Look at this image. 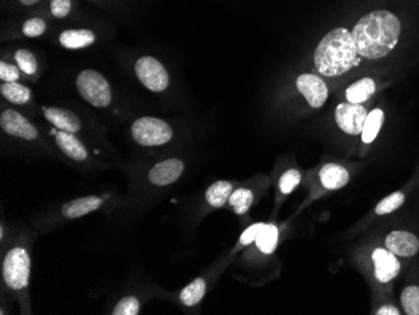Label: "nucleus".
Wrapping results in <instances>:
<instances>
[{"mask_svg":"<svg viewBox=\"0 0 419 315\" xmlns=\"http://www.w3.org/2000/svg\"><path fill=\"white\" fill-rule=\"evenodd\" d=\"M400 35V19L388 10L364 15L352 31L358 54L368 60L384 58L395 48Z\"/></svg>","mask_w":419,"mask_h":315,"instance_id":"obj_1","label":"nucleus"},{"mask_svg":"<svg viewBox=\"0 0 419 315\" xmlns=\"http://www.w3.org/2000/svg\"><path fill=\"white\" fill-rule=\"evenodd\" d=\"M314 63L318 72L327 77L341 76L358 66V51L352 32L345 28L330 31L315 49Z\"/></svg>","mask_w":419,"mask_h":315,"instance_id":"obj_2","label":"nucleus"},{"mask_svg":"<svg viewBox=\"0 0 419 315\" xmlns=\"http://www.w3.org/2000/svg\"><path fill=\"white\" fill-rule=\"evenodd\" d=\"M1 273L9 289H26L31 276L29 253L22 246L12 248L4 256Z\"/></svg>","mask_w":419,"mask_h":315,"instance_id":"obj_3","label":"nucleus"},{"mask_svg":"<svg viewBox=\"0 0 419 315\" xmlns=\"http://www.w3.org/2000/svg\"><path fill=\"white\" fill-rule=\"evenodd\" d=\"M132 137L138 145L155 147L170 142L173 131L167 122L156 117H142L133 122Z\"/></svg>","mask_w":419,"mask_h":315,"instance_id":"obj_4","label":"nucleus"},{"mask_svg":"<svg viewBox=\"0 0 419 315\" xmlns=\"http://www.w3.org/2000/svg\"><path fill=\"white\" fill-rule=\"evenodd\" d=\"M77 88L80 96L89 105L103 108L111 103V87L107 79L97 71L85 69L79 73Z\"/></svg>","mask_w":419,"mask_h":315,"instance_id":"obj_5","label":"nucleus"},{"mask_svg":"<svg viewBox=\"0 0 419 315\" xmlns=\"http://www.w3.org/2000/svg\"><path fill=\"white\" fill-rule=\"evenodd\" d=\"M135 72L141 83L152 92H162L170 83L166 68L153 57L147 56L139 58L136 62Z\"/></svg>","mask_w":419,"mask_h":315,"instance_id":"obj_6","label":"nucleus"},{"mask_svg":"<svg viewBox=\"0 0 419 315\" xmlns=\"http://www.w3.org/2000/svg\"><path fill=\"white\" fill-rule=\"evenodd\" d=\"M368 113L366 108L359 103L344 102L335 110V121L341 131L348 135H359L363 131Z\"/></svg>","mask_w":419,"mask_h":315,"instance_id":"obj_7","label":"nucleus"},{"mask_svg":"<svg viewBox=\"0 0 419 315\" xmlns=\"http://www.w3.org/2000/svg\"><path fill=\"white\" fill-rule=\"evenodd\" d=\"M296 87L313 108H320L327 102L329 92L325 82L320 77L308 73L302 74L296 79Z\"/></svg>","mask_w":419,"mask_h":315,"instance_id":"obj_8","label":"nucleus"},{"mask_svg":"<svg viewBox=\"0 0 419 315\" xmlns=\"http://www.w3.org/2000/svg\"><path fill=\"white\" fill-rule=\"evenodd\" d=\"M0 126L3 131L15 137L32 141L38 137V131L19 112L7 110L0 116Z\"/></svg>","mask_w":419,"mask_h":315,"instance_id":"obj_9","label":"nucleus"},{"mask_svg":"<svg viewBox=\"0 0 419 315\" xmlns=\"http://www.w3.org/2000/svg\"><path fill=\"white\" fill-rule=\"evenodd\" d=\"M374 270H375V279L379 282H392L395 279L400 271V260L395 254L388 249H375L373 251Z\"/></svg>","mask_w":419,"mask_h":315,"instance_id":"obj_10","label":"nucleus"},{"mask_svg":"<svg viewBox=\"0 0 419 315\" xmlns=\"http://www.w3.org/2000/svg\"><path fill=\"white\" fill-rule=\"evenodd\" d=\"M184 162L178 158H169L152 167L148 180L157 186H167L177 181L184 172Z\"/></svg>","mask_w":419,"mask_h":315,"instance_id":"obj_11","label":"nucleus"},{"mask_svg":"<svg viewBox=\"0 0 419 315\" xmlns=\"http://www.w3.org/2000/svg\"><path fill=\"white\" fill-rule=\"evenodd\" d=\"M386 249L403 257H411L419 251V240L408 231H392L386 239Z\"/></svg>","mask_w":419,"mask_h":315,"instance_id":"obj_12","label":"nucleus"},{"mask_svg":"<svg viewBox=\"0 0 419 315\" xmlns=\"http://www.w3.org/2000/svg\"><path fill=\"white\" fill-rule=\"evenodd\" d=\"M44 117L48 122H51L59 131L71 132L76 133L80 130V121L73 112L59 108V107H49L44 110Z\"/></svg>","mask_w":419,"mask_h":315,"instance_id":"obj_13","label":"nucleus"},{"mask_svg":"<svg viewBox=\"0 0 419 315\" xmlns=\"http://www.w3.org/2000/svg\"><path fill=\"white\" fill-rule=\"evenodd\" d=\"M102 204H103V198L99 196L80 197L63 205L62 214L67 219H78L97 210Z\"/></svg>","mask_w":419,"mask_h":315,"instance_id":"obj_14","label":"nucleus"},{"mask_svg":"<svg viewBox=\"0 0 419 315\" xmlns=\"http://www.w3.org/2000/svg\"><path fill=\"white\" fill-rule=\"evenodd\" d=\"M55 142L62 152L74 161H85L88 156L85 145L74 136V133L66 131L55 132Z\"/></svg>","mask_w":419,"mask_h":315,"instance_id":"obj_15","label":"nucleus"},{"mask_svg":"<svg viewBox=\"0 0 419 315\" xmlns=\"http://www.w3.org/2000/svg\"><path fill=\"white\" fill-rule=\"evenodd\" d=\"M321 185L327 190H338L349 182V172L338 164H327L319 172Z\"/></svg>","mask_w":419,"mask_h":315,"instance_id":"obj_16","label":"nucleus"},{"mask_svg":"<svg viewBox=\"0 0 419 315\" xmlns=\"http://www.w3.org/2000/svg\"><path fill=\"white\" fill-rule=\"evenodd\" d=\"M96 40L89 29H68L59 35L60 44L67 49H80L91 46Z\"/></svg>","mask_w":419,"mask_h":315,"instance_id":"obj_17","label":"nucleus"},{"mask_svg":"<svg viewBox=\"0 0 419 315\" xmlns=\"http://www.w3.org/2000/svg\"><path fill=\"white\" fill-rule=\"evenodd\" d=\"M374 92H375V82L373 79L363 78L350 85L347 90L345 96H347L348 102L361 105L370 99Z\"/></svg>","mask_w":419,"mask_h":315,"instance_id":"obj_18","label":"nucleus"},{"mask_svg":"<svg viewBox=\"0 0 419 315\" xmlns=\"http://www.w3.org/2000/svg\"><path fill=\"white\" fill-rule=\"evenodd\" d=\"M279 230L273 223H264L256 237V246L262 250L264 254H273L277 246Z\"/></svg>","mask_w":419,"mask_h":315,"instance_id":"obj_19","label":"nucleus"},{"mask_svg":"<svg viewBox=\"0 0 419 315\" xmlns=\"http://www.w3.org/2000/svg\"><path fill=\"white\" fill-rule=\"evenodd\" d=\"M0 92L4 99L14 105H24L31 99V90L18 82H4L0 85Z\"/></svg>","mask_w":419,"mask_h":315,"instance_id":"obj_20","label":"nucleus"},{"mask_svg":"<svg viewBox=\"0 0 419 315\" xmlns=\"http://www.w3.org/2000/svg\"><path fill=\"white\" fill-rule=\"evenodd\" d=\"M383 122H384V112L379 108H375L373 111L369 112L364 127H363V131H361V141L364 144H372L378 136Z\"/></svg>","mask_w":419,"mask_h":315,"instance_id":"obj_21","label":"nucleus"},{"mask_svg":"<svg viewBox=\"0 0 419 315\" xmlns=\"http://www.w3.org/2000/svg\"><path fill=\"white\" fill-rule=\"evenodd\" d=\"M232 194V185L229 181H217L206 191V200L212 207H221L228 203Z\"/></svg>","mask_w":419,"mask_h":315,"instance_id":"obj_22","label":"nucleus"},{"mask_svg":"<svg viewBox=\"0 0 419 315\" xmlns=\"http://www.w3.org/2000/svg\"><path fill=\"white\" fill-rule=\"evenodd\" d=\"M206 293V282L201 278H197L194 282L185 287L180 293V300L186 307H195L203 300Z\"/></svg>","mask_w":419,"mask_h":315,"instance_id":"obj_23","label":"nucleus"},{"mask_svg":"<svg viewBox=\"0 0 419 315\" xmlns=\"http://www.w3.org/2000/svg\"><path fill=\"white\" fill-rule=\"evenodd\" d=\"M254 201V195L248 189H237L231 194L229 198V204L237 215H243L249 211L251 204Z\"/></svg>","mask_w":419,"mask_h":315,"instance_id":"obj_24","label":"nucleus"},{"mask_svg":"<svg viewBox=\"0 0 419 315\" xmlns=\"http://www.w3.org/2000/svg\"><path fill=\"white\" fill-rule=\"evenodd\" d=\"M400 303L408 315H419V287L409 285L400 296Z\"/></svg>","mask_w":419,"mask_h":315,"instance_id":"obj_25","label":"nucleus"},{"mask_svg":"<svg viewBox=\"0 0 419 315\" xmlns=\"http://www.w3.org/2000/svg\"><path fill=\"white\" fill-rule=\"evenodd\" d=\"M404 200H406V197H404V195H403L402 192H400V191L393 192L392 195H389V196H386V198H383L379 204L377 205V207H375V214H377V215L391 214V212H393V211L397 210V209H400V206L404 204Z\"/></svg>","mask_w":419,"mask_h":315,"instance_id":"obj_26","label":"nucleus"},{"mask_svg":"<svg viewBox=\"0 0 419 315\" xmlns=\"http://www.w3.org/2000/svg\"><path fill=\"white\" fill-rule=\"evenodd\" d=\"M15 60L20 69L26 74H34L38 69V63L33 56V53L26 49H19L15 52Z\"/></svg>","mask_w":419,"mask_h":315,"instance_id":"obj_27","label":"nucleus"},{"mask_svg":"<svg viewBox=\"0 0 419 315\" xmlns=\"http://www.w3.org/2000/svg\"><path fill=\"white\" fill-rule=\"evenodd\" d=\"M139 313V302L136 296H125L113 309V315H137Z\"/></svg>","mask_w":419,"mask_h":315,"instance_id":"obj_28","label":"nucleus"},{"mask_svg":"<svg viewBox=\"0 0 419 315\" xmlns=\"http://www.w3.org/2000/svg\"><path fill=\"white\" fill-rule=\"evenodd\" d=\"M300 180H302V175L298 170H288L284 172L279 181L282 194L288 195L290 192H293L296 189V186L300 184Z\"/></svg>","mask_w":419,"mask_h":315,"instance_id":"obj_29","label":"nucleus"},{"mask_svg":"<svg viewBox=\"0 0 419 315\" xmlns=\"http://www.w3.org/2000/svg\"><path fill=\"white\" fill-rule=\"evenodd\" d=\"M46 22L40 18H32V19L26 20L23 26V33L26 34V37H40L42 34L46 32Z\"/></svg>","mask_w":419,"mask_h":315,"instance_id":"obj_30","label":"nucleus"},{"mask_svg":"<svg viewBox=\"0 0 419 315\" xmlns=\"http://www.w3.org/2000/svg\"><path fill=\"white\" fill-rule=\"evenodd\" d=\"M20 78L19 69L13 65L0 62V79L4 82H17Z\"/></svg>","mask_w":419,"mask_h":315,"instance_id":"obj_31","label":"nucleus"},{"mask_svg":"<svg viewBox=\"0 0 419 315\" xmlns=\"http://www.w3.org/2000/svg\"><path fill=\"white\" fill-rule=\"evenodd\" d=\"M51 9L55 18H65L71 12V0H51Z\"/></svg>","mask_w":419,"mask_h":315,"instance_id":"obj_32","label":"nucleus"},{"mask_svg":"<svg viewBox=\"0 0 419 315\" xmlns=\"http://www.w3.org/2000/svg\"><path fill=\"white\" fill-rule=\"evenodd\" d=\"M262 225H264L262 223H254V225H251L246 230L243 231V235L240 237L241 245H249L253 241H255Z\"/></svg>","mask_w":419,"mask_h":315,"instance_id":"obj_33","label":"nucleus"},{"mask_svg":"<svg viewBox=\"0 0 419 315\" xmlns=\"http://www.w3.org/2000/svg\"><path fill=\"white\" fill-rule=\"evenodd\" d=\"M375 314L378 315H400V309L395 308L394 305H383L382 308L377 310Z\"/></svg>","mask_w":419,"mask_h":315,"instance_id":"obj_34","label":"nucleus"},{"mask_svg":"<svg viewBox=\"0 0 419 315\" xmlns=\"http://www.w3.org/2000/svg\"><path fill=\"white\" fill-rule=\"evenodd\" d=\"M19 1L23 6H33V4H35L40 0H19Z\"/></svg>","mask_w":419,"mask_h":315,"instance_id":"obj_35","label":"nucleus"}]
</instances>
